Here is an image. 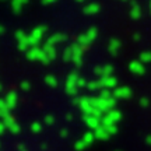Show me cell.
Wrapping results in <instances>:
<instances>
[{
	"label": "cell",
	"instance_id": "6da1fadb",
	"mask_svg": "<svg viewBox=\"0 0 151 151\" xmlns=\"http://www.w3.org/2000/svg\"><path fill=\"white\" fill-rule=\"evenodd\" d=\"M91 104L95 109L101 111L102 113H106V112H109L111 109L115 108L116 99H115V98L105 99V98H101V97H95V98H91Z\"/></svg>",
	"mask_w": 151,
	"mask_h": 151
},
{
	"label": "cell",
	"instance_id": "7a4b0ae2",
	"mask_svg": "<svg viewBox=\"0 0 151 151\" xmlns=\"http://www.w3.org/2000/svg\"><path fill=\"white\" fill-rule=\"evenodd\" d=\"M97 35H98L97 28H90L87 32L81 34L80 37H78V39H77V43H78L81 48L84 49V48H87V46H90V43H91L92 41L97 38Z\"/></svg>",
	"mask_w": 151,
	"mask_h": 151
},
{
	"label": "cell",
	"instance_id": "3957f363",
	"mask_svg": "<svg viewBox=\"0 0 151 151\" xmlns=\"http://www.w3.org/2000/svg\"><path fill=\"white\" fill-rule=\"evenodd\" d=\"M45 32H46V27H43V25H39V27L34 28L32 31H31V34L28 35V39H29V45H31V48H35V46L39 45V42H41V39L43 38Z\"/></svg>",
	"mask_w": 151,
	"mask_h": 151
},
{
	"label": "cell",
	"instance_id": "277c9868",
	"mask_svg": "<svg viewBox=\"0 0 151 151\" xmlns=\"http://www.w3.org/2000/svg\"><path fill=\"white\" fill-rule=\"evenodd\" d=\"M122 119V113L118 109H111L109 112H106L102 118V126H112L116 124Z\"/></svg>",
	"mask_w": 151,
	"mask_h": 151
},
{
	"label": "cell",
	"instance_id": "5b68a950",
	"mask_svg": "<svg viewBox=\"0 0 151 151\" xmlns=\"http://www.w3.org/2000/svg\"><path fill=\"white\" fill-rule=\"evenodd\" d=\"M78 78H80V76L77 74V73H71V74L67 77V80H66V92H67L69 95H73V97H74L76 94L78 92V86H77Z\"/></svg>",
	"mask_w": 151,
	"mask_h": 151
},
{
	"label": "cell",
	"instance_id": "8992f818",
	"mask_svg": "<svg viewBox=\"0 0 151 151\" xmlns=\"http://www.w3.org/2000/svg\"><path fill=\"white\" fill-rule=\"evenodd\" d=\"M27 58L29 60H38V62H42V63H49V59L45 55V50L39 46H35V48H31L27 52Z\"/></svg>",
	"mask_w": 151,
	"mask_h": 151
},
{
	"label": "cell",
	"instance_id": "52a82bcc",
	"mask_svg": "<svg viewBox=\"0 0 151 151\" xmlns=\"http://www.w3.org/2000/svg\"><path fill=\"white\" fill-rule=\"evenodd\" d=\"M70 48H71V62H74L77 66H80L81 63H83V53H84V49L81 48L77 42L73 43Z\"/></svg>",
	"mask_w": 151,
	"mask_h": 151
},
{
	"label": "cell",
	"instance_id": "ba28073f",
	"mask_svg": "<svg viewBox=\"0 0 151 151\" xmlns=\"http://www.w3.org/2000/svg\"><path fill=\"white\" fill-rule=\"evenodd\" d=\"M16 39H17V43H18V49H20V50H27L28 52V50L31 49L29 39H28L27 34H24L22 31H17Z\"/></svg>",
	"mask_w": 151,
	"mask_h": 151
},
{
	"label": "cell",
	"instance_id": "9c48e42d",
	"mask_svg": "<svg viewBox=\"0 0 151 151\" xmlns=\"http://www.w3.org/2000/svg\"><path fill=\"white\" fill-rule=\"evenodd\" d=\"M3 123H4V126L7 127V129L10 130L13 134H17V133H20V124L17 123V120L11 115H9V116H6L4 119H3Z\"/></svg>",
	"mask_w": 151,
	"mask_h": 151
},
{
	"label": "cell",
	"instance_id": "30bf717a",
	"mask_svg": "<svg viewBox=\"0 0 151 151\" xmlns=\"http://www.w3.org/2000/svg\"><path fill=\"white\" fill-rule=\"evenodd\" d=\"M132 97V90L129 87H116L113 90V98L115 99H127Z\"/></svg>",
	"mask_w": 151,
	"mask_h": 151
},
{
	"label": "cell",
	"instance_id": "8fae6325",
	"mask_svg": "<svg viewBox=\"0 0 151 151\" xmlns=\"http://www.w3.org/2000/svg\"><path fill=\"white\" fill-rule=\"evenodd\" d=\"M84 123L92 130H97L99 126H102V119L97 118L94 115H84Z\"/></svg>",
	"mask_w": 151,
	"mask_h": 151
},
{
	"label": "cell",
	"instance_id": "7c38bea8",
	"mask_svg": "<svg viewBox=\"0 0 151 151\" xmlns=\"http://www.w3.org/2000/svg\"><path fill=\"white\" fill-rule=\"evenodd\" d=\"M78 106L84 112V115H91L92 111H94V106H92V104H91V98L81 97L78 99Z\"/></svg>",
	"mask_w": 151,
	"mask_h": 151
},
{
	"label": "cell",
	"instance_id": "4fadbf2b",
	"mask_svg": "<svg viewBox=\"0 0 151 151\" xmlns=\"http://www.w3.org/2000/svg\"><path fill=\"white\" fill-rule=\"evenodd\" d=\"M94 73L98 76V78L101 77H106V76H113V66L111 65H106V66H97L94 69Z\"/></svg>",
	"mask_w": 151,
	"mask_h": 151
},
{
	"label": "cell",
	"instance_id": "5bb4252c",
	"mask_svg": "<svg viewBox=\"0 0 151 151\" xmlns=\"http://www.w3.org/2000/svg\"><path fill=\"white\" fill-rule=\"evenodd\" d=\"M129 70L137 76H141L146 73V66H144V63H141L140 60H134V62H130Z\"/></svg>",
	"mask_w": 151,
	"mask_h": 151
},
{
	"label": "cell",
	"instance_id": "9a60e30c",
	"mask_svg": "<svg viewBox=\"0 0 151 151\" xmlns=\"http://www.w3.org/2000/svg\"><path fill=\"white\" fill-rule=\"evenodd\" d=\"M101 83H102V87L104 88H106V90H115L116 87H118V80H116V77H113V76H106V77H101L99 78Z\"/></svg>",
	"mask_w": 151,
	"mask_h": 151
},
{
	"label": "cell",
	"instance_id": "2e32d148",
	"mask_svg": "<svg viewBox=\"0 0 151 151\" xmlns=\"http://www.w3.org/2000/svg\"><path fill=\"white\" fill-rule=\"evenodd\" d=\"M66 41V35L65 34H53V35H50V37L48 38V41H46V43L48 45H52V46H55V45H59V43L65 42Z\"/></svg>",
	"mask_w": 151,
	"mask_h": 151
},
{
	"label": "cell",
	"instance_id": "e0dca14e",
	"mask_svg": "<svg viewBox=\"0 0 151 151\" xmlns=\"http://www.w3.org/2000/svg\"><path fill=\"white\" fill-rule=\"evenodd\" d=\"M4 101H6V105H7V108H9V109L16 108L17 101H18V95H17V92H14V91L9 92Z\"/></svg>",
	"mask_w": 151,
	"mask_h": 151
},
{
	"label": "cell",
	"instance_id": "ac0fdd59",
	"mask_svg": "<svg viewBox=\"0 0 151 151\" xmlns=\"http://www.w3.org/2000/svg\"><path fill=\"white\" fill-rule=\"evenodd\" d=\"M99 4L98 3H90V4H87L84 7V14L87 16H94V14H97L98 11H99Z\"/></svg>",
	"mask_w": 151,
	"mask_h": 151
},
{
	"label": "cell",
	"instance_id": "d6986e66",
	"mask_svg": "<svg viewBox=\"0 0 151 151\" xmlns=\"http://www.w3.org/2000/svg\"><path fill=\"white\" fill-rule=\"evenodd\" d=\"M120 46H122V43H120V41H119V39H111V41H109V45H108L109 53L116 55L119 52Z\"/></svg>",
	"mask_w": 151,
	"mask_h": 151
},
{
	"label": "cell",
	"instance_id": "ffe728a7",
	"mask_svg": "<svg viewBox=\"0 0 151 151\" xmlns=\"http://www.w3.org/2000/svg\"><path fill=\"white\" fill-rule=\"evenodd\" d=\"M42 49L45 50V55H46V58L49 59V62H50V60H53L55 58H56V48H55V46L45 43Z\"/></svg>",
	"mask_w": 151,
	"mask_h": 151
},
{
	"label": "cell",
	"instance_id": "44dd1931",
	"mask_svg": "<svg viewBox=\"0 0 151 151\" xmlns=\"http://www.w3.org/2000/svg\"><path fill=\"white\" fill-rule=\"evenodd\" d=\"M94 136H95V139H98V140H106L109 137V133L106 132V129L104 126H99L97 130H94Z\"/></svg>",
	"mask_w": 151,
	"mask_h": 151
},
{
	"label": "cell",
	"instance_id": "7402d4cb",
	"mask_svg": "<svg viewBox=\"0 0 151 151\" xmlns=\"http://www.w3.org/2000/svg\"><path fill=\"white\" fill-rule=\"evenodd\" d=\"M87 88H88L90 91H101V90H104L102 83H101L99 78H97V80H94V81H88Z\"/></svg>",
	"mask_w": 151,
	"mask_h": 151
},
{
	"label": "cell",
	"instance_id": "603a6c76",
	"mask_svg": "<svg viewBox=\"0 0 151 151\" xmlns=\"http://www.w3.org/2000/svg\"><path fill=\"white\" fill-rule=\"evenodd\" d=\"M27 3V0H11V7H13V10L14 13H20L22 9V6Z\"/></svg>",
	"mask_w": 151,
	"mask_h": 151
},
{
	"label": "cell",
	"instance_id": "cb8c5ba5",
	"mask_svg": "<svg viewBox=\"0 0 151 151\" xmlns=\"http://www.w3.org/2000/svg\"><path fill=\"white\" fill-rule=\"evenodd\" d=\"M130 17L132 18H134V20H137V18H140L141 17V9L139 4H133L132 6V10H130Z\"/></svg>",
	"mask_w": 151,
	"mask_h": 151
},
{
	"label": "cell",
	"instance_id": "d4e9b609",
	"mask_svg": "<svg viewBox=\"0 0 151 151\" xmlns=\"http://www.w3.org/2000/svg\"><path fill=\"white\" fill-rule=\"evenodd\" d=\"M94 139H95V136H94V133H91V132H87L86 134L83 136V139L81 140L86 143L87 146H91V143L94 141Z\"/></svg>",
	"mask_w": 151,
	"mask_h": 151
},
{
	"label": "cell",
	"instance_id": "484cf974",
	"mask_svg": "<svg viewBox=\"0 0 151 151\" xmlns=\"http://www.w3.org/2000/svg\"><path fill=\"white\" fill-rule=\"evenodd\" d=\"M45 83H46L49 87H52V88L58 87V80H56L55 76H46V77H45Z\"/></svg>",
	"mask_w": 151,
	"mask_h": 151
},
{
	"label": "cell",
	"instance_id": "4316f807",
	"mask_svg": "<svg viewBox=\"0 0 151 151\" xmlns=\"http://www.w3.org/2000/svg\"><path fill=\"white\" fill-rule=\"evenodd\" d=\"M99 97L105 98V99H109V98H113V92H112V90H106V88H104V90L99 91Z\"/></svg>",
	"mask_w": 151,
	"mask_h": 151
},
{
	"label": "cell",
	"instance_id": "83f0119b",
	"mask_svg": "<svg viewBox=\"0 0 151 151\" xmlns=\"http://www.w3.org/2000/svg\"><path fill=\"white\" fill-rule=\"evenodd\" d=\"M141 63H151V52H143L140 55Z\"/></svg>",
	"mask_w": 151,
	"mask_h": 151
},
{
	"label": "cell",
	"instance_id": "f1b7e54d",
	"mask_svg": "<svg viewBox=\"0 0 151 151\" xmlns=\"http://www.w3.org/2000/svg\"><path fill=\"white\" fill-rule=\"evenodd\" d=\"M31 132H32V133H41V132H42V123L34 122V123L31 124Z\"/></svg>",
	"mask_w": 151,
	"mask_h": 151
},
{
	"label": "cell",
	"instance_id": "f546056e",
	"mask_svg": "<svg viewBox=\"0 0 151 151\" xmlns=\"http://www.w3.org/2000/svg\"><path fill=\"white\" fill-rule=\"evenodd\" d=\"M104 127L106 129V132L109 133V136L116 134V132H118V127H116V124H112V126H104Z\"/></svg>",
	"mask_w": 151,
	"mask_h": 151
},
{
	"label": "cell",
	"instance_id": "4dcf8cb0",
	"mask_svg": "<svg viewBox=\"0 0 151 151\" xmlns=\"http://www.w3.org/2000/svg\"><path fill=\"white\" fill-rule=\"evenodd\" d=\"M63 59L65 60H71V48L70 46L63 50Z\"/></svg>",
	"mask_w": 151,
	"mask_h": 151
},
{
	"label": "cell",
	"instance_id": "1f68e13d",
	"mask_svg": "<svg viewBox=\"0 0 151 151\" xmlns=\"http://www.w3.org/2000/svg\"><path fill=\"white\" fill-rule=\"evenodd\" d=\"M74 147H76V150L81 151V150H84V148H87L88 146H87V144H86V143H84L83 140H80V141H77V143H76Z\"/></svg>",
	"mask_w": 151,
	"mask_h": 151
},
{
	"label": "cell",
	"instance_id": "d6a6232c",
	"mask_svg": "<svg viewBox=\"0 0 151 151\" xmlns=\"http://www.w3.org/2000/svg\"><path fill=\"white\" fill-rule=\"evenodd\" d=\"M20 88H21L22 91H29L31 90V84L28 81H22L21 84H20Z\"/></svg>",
	"mask_w": 151,
	"mask_h": 151
},
{
	"label": "cell",
	"instance_id": "836d02e7",
	"mask_svg": "<svg viewBox=\"0 0 151 151\" xmlns=\"http://www.w3.org/2000/svg\"><path fill=\"white\" fill-rule=\"evenodd\" d=\"M45 123L48 124V126H52V124L55 123V118L52 115H46V116H45Z\"/></svg>",
	"mask_w": 151,
	"mask_h": 151
},
{
	"label": "cell",
	"instance_id": "e575fe53",
	"mask_svg": "<svg viewBox=\"0 0 151 151\" xmlns=\"http://www.w3.org/2000/svg\"><path fill=\"white\" fill-rule=\"evenodd\" d=\"M87 84H88V83H87L86 78H83V77H80V78H78V83H77L78 88H81V87H87Z\"/></svg>",
	"mask_w": 151,
	"mask_h": 151
},
{
	"label": "cell",
	"instance_id": "d590c367",
	"mask_svg": "<svg viewBox=\"0 0 151 151\" xmlns=\"http://www.w3.org/2000/svg\"><path fill=\"white\" fill-rule=\"evenodd\" d=\"M140 105H141V106H148V105H150L148 98H141V99H140Z\"/></svg>",
	"mask_w": 151,
	"mask_h": 151
},
{
	"label": "cell",
	"instance_id": "8d00e7d4",
	"mask_svg": "<svg viewBox=\"0 0 151 151\" xmlns=\"http://www.w3.org/2000/svg\"><path fill=\"white\" fill-rule=\"evenodd\" d=\"M67 134H69V130H67V129H62V130H60V137H66Z\"/></svg>",
	"mask_w": 151,
	"mask_h": 151
},
{
	"label": "cell",
	"instance_id": "74e56055",
	"mask_svg": "<svg viewBox=\"0 0 151 151\" xmlns=\"http://www.w3.org/2000/svg\"><path fill=\"white\" fill-rule=\"evenodd\" d=\"M4 108H7L6 101H4V99H0V109H4Z\"/></svg>",
	"mask_w": 151,
	"mask_h": 151
},
{
	"label": "cell",
	"instance_id": "f35d334b",
	"mask_svg": "<svg viewBox=\"0 0 151 151\" xmlns=\"http://www.w3.org/2000/svg\"><path fill=\"white\" fill-rule=\"evenodd\" d=\"M56 0H42L43 4H52V3H55Z\"/></svg>",
	"mask_w": 151,
	"mask_h": 151
},
{
	"label": "cell",
	"instance_id": "ab89813d",
	"mask_svg": "<svg viewBox=\"0 0 151 151\" xmlns=\"http://www.w3.org/2000/svg\"><path fill=\"white\" fill-rule=\"evenodd\" d=\"M18 151H28V148L25 146H22V144H20L18 146Z\"/></svg>",
	"mask_w": 151,
	"mask_h": 151
},
{
	"label": "cell",
	"instance_id": "60d3db41",
	"mask_svg": "<svg viewBox=\"0 0 151 151\" xmlns=\"http://www.w3.org/2000/svg\"><path fill=\"white\" fill-rule=\"evenodd\" d=\"M6 129V126H4V123H3V122H0V134H1V133H3V130Z\"/></svg>",
	"mask_w": 151,
	"mask_h": 151
},
{
	"label": "cell",
	"instance_id": "b9f144b4",
	"mask_svg": "<svg viewBox=\"0 0 151 151\" xmlns=\"http://www.w3.org/2000/svg\"><path fill=\"white\" fill-rule=\"evenodd\" d=\"M133 38H134L136 41H139V39H140V34H136V35H134Z\"/></svg>",
	"mask_w": 151,
	"mask_h": 151
},
{
	"label": "cell",
	"instance_id": "7bdbcfd3",
	"mask_svg": "<svg viewBox=\"0 0 151 151\" xmlns=\"http://www.w3.org/2000/svg\"><path fill=\"white\" fill-rule=\"evenodd\" d=\"M147 143L151 146V136H148V137H147Z\"/></svg>",
	"mask_w": 151,
	"mask_h": 151
},
{
	"label": "cell",
	"instance_id": "ee69618b",
	"mask_svg": "<svg viewBox=\"0 0 151 151\" xmlns=\"http://www.w3.org/2000/svg\"><path fill=\"white\" fill-rule=\"evenodd\" d=\"M1 31H3V28H1V27H0V32H1Z\"/></svg>",
	"mask_w": 151,
	"mask_h": 151
},
{
	"label": "cell",
	"instance_id": "f6af8a7d",
	"mask_svg": "<svg viewBox=\"0 0 151 151\" xmlns=\"http://www.w3.org/2000/svg\"><path fill=\"white\" fill-rule=\"evenodd\" d=\"M150 11H151V1H150Z\"/></svg>",
	"mask_w": 151,
	"mask_h": 151
},
{
	"label": "cell",
	"instance_id": "bcb514c9",
	"mask_svg": "<svg viewBox=\"0 0 151 151\" xmlns=\"http://www.w3.org/2000/svg\"><path fill=\"white\" fill-rule=\"evenodd\" d=\"M77 1H83V0H77Z\"/></svg>",
	"mask_w": 151,
	"mask_h": 151
},
{
	"label": "cell",
	"instance_id": "7dc6e473",
	"mask_svg": "<svg viewBox=\"0 0 151 151\" xmlns=\"http://www.w3.org/2000/svg\"><path fill=\"white\" fill-rule=\"evenodd\" d=\"M123 1H126V0H123Z\"/></svg>",
	"mask_w": 151,
	"mask_h": 151
}]
</instances>
